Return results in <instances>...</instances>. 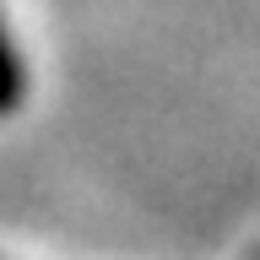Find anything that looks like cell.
Returning a JSON list of instances; mask_svg holds the SVG:
<instances>
[{"label": "cell", "instance_id": "obj_1", "mask_svg": "<svg viewBox=\"0 0 260 260\" xmlns=\"http://www.w3.org/2000/svg\"><path fill=\"white\" fill-rule=\"evenodd\" d=\"M27 92V71H22V54L11 44V27H6V16H0V114H11Z\"/></svg>", "mask_w": 260, "mask_h": 260}]
</instances>
